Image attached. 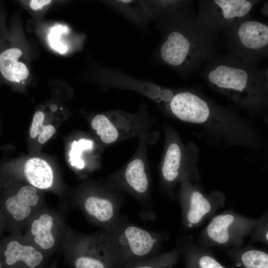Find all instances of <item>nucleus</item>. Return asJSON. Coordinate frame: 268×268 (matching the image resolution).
Returning a JSON list of instances; mask_svg holds the SVG:
<instances>
[{"label": "nucleus", "mask_w": 268, "mask_h": 268, "mask_svg": "<svg viewBox=\"0 0 268 268\" xmlns=\"http://www.w3.org/2000/svg\"><path fill=\"white\" fill-rule=\"evenodd\" d=\"M51 2V0H32L30 1V7L33 10H37Z\"/></svg>", "instance_id": "obj_27"}, {"label": "nucleus", "mask_w": 268, "mask_h": 268, "mask_svg": "<svg viewBox=\"0 0 268 268\" xmlns=\"http://www.w3.org/2000/svg\"><path fill=\"white\" fill-rule=\"evenodd\" d=\"M39 201L36 188L32 186H25L5 201L4 207L14 220L21 221L29 216Z\"/></svg>", "instance_id": "obj_11"}, {"label": "nucleus", "mask_w": 268, "mask_h": 268, "mask_svg": "<svg viewBox=\"0 0 268 268\" xmlns=\"http://www.w3.org/2000/svg\"><path fill=\"white\" fill-rule=\"evenodd\" d=\"M176 245L181 249L185 268H226L209 249L199 246L192 235L182 234L177 238Z\"/></svg>", "instance_id": "obj_9"}, {"label": "nucleus", "mask_w": 268, "mask_h": 268, "mask_svg": "<svg viewBox=\"0 0 268 268\" xmlns=\"http://www.w3.org/2000/svg\"><path fill=\"white\" fill-rule=\"evenodd\" d=\"M50 109L52 111H56L57 109V106L56 105L52 104L50 106Z\"/></svg>", "instance_id": "obj_28"}, {"label": "nucleus", "mask_w": 268, "mask_h": 268, "mask_svg": "<svg viewBox=\"0 0 268 268\" xmlns=\"http://www.w3.org/2000/svg\"><path fill=\"white\" fill-rule=\"evenodd\" d=\"M258 221V218L247 217L228 209L210 219L196 242L199 246L209 249L212 247H242L245 238L251 236Z\"/></svg>", "instance_id": "obj_3"}, {"label": "nucleus", "mask_w": 268, "mask_h": 268, "mask_svg": "<svg viewBox=\"0 0 268 268\" xmlns=\"http://www.w3.org/2000/svg\"><path fill=\"white\" fill-rule=\"evenodd\" d=\"M181 256L180 247L176 245L173 249L160 253L131 268H172Z\"/></svg>", "instance_id": "obj_21"}, {"label": "nucleus", "mask_w": 268, "mask_h": 268, "mask_svg": "<svg viewBox=\"0 0 268 268\" xmlns=\"http://www.w3.org/2000/svg\"><path fill=\"white\" fill-rule=\"evenodd\" d=\"M22 52L18 48L6 49L0 55V71L6 80L19 82L27 78L29 70L26 65L19 61Z\"/></svg>", "instance_id": "obj_14"}, {"label": "nucleus", "mask_w": 268, "mask_h": 268, "mask_svg": "<svg viewBox=\"0 0 268 268\" xmlns=\"http://www.w3.org/2000/svg\"><path fill=\"white\" fill-rule=\"evenodd\" d=\"M44 119V114L43 112L41 111L36 112L33 118L30 131L32 138H35L39 134L38 140L41 144L47 141L56 132L53 126L43 125Z\"/></svg>", "instance_id": "obj_23"}, {"label": "nucleus", "mask_w": 268, "mask_h": 268, "mask_svg": "<svg viewBox=\"0 0 268 268\" xmlns=\"http://www.w3.org/2000/svg\"><path fill=\"white\" fill-rule=\"evenodd\" d=\"M111 268H131L159 254L167 232L140 227L121 215L100 234Z\"/></svg>", "instance_id": "obj_1"}, {"label": "nucleus", "mask_w": 268, "mask_h": 268, "mask_svg": "<svg viewBox=\"0 0 268 268\" xmlns=\"http://www.w3.org/2000/svg\"><path fill=\"white\" fill-rule=\"evenodd\" d=\"M115 6L121 15L142 30H146L151 20L144 0H116Z\"/></svg>", "instance_id": "obj_19"}, {"label": "nucleus", "mask_w": 268, "mask_h": 268, "mask_svg": "<svg viewBox=\"0 0 268 268\" xmlns=\"http://www.w3.org/2000/svg\"><path fill=\"white\" fill-rule=\"evenodd\" d=\"M238 35L241 44L250 49H260L268 44V26L255 21H247L239 26Z\"/></svg>", "instance_id": "obj_17"}, {"label": "nucleus", "mask_w": 268, "mask_h": 268, "mask_svg": "<svg viewBox=\"0 0 268 268\" xmlns=\"http://www.w3.org/2000/svg\"><path fill=\"white\" fill-rule=\"evenodd\" d=\"M168 102L172 113L183 121L200 124L206 121L209 116L207 103L191 92L178 93Z\"/></svg>", "instance_id": "obj_7"}, {"label": "nucleus", "mask_w": 268, "mask_h": 268, "mask_svg": "<svg viewBox=\"0 0 268 268\" xmlns=\"http://www.w3.org/2000/svg\"><path fill=\"white\" fill-rule=\"evenodd\" d=\"M54 220L48 213L41 214L33 220L30 226V233L34 242L43 250H50L55 243L53 232Z\"/></svg>", "instance_id": "obj_18"}, {"label": "nucleus", "mask_w": 268, "mask_h": 268, "mask_svg": "<svg viewBox=\"0 0 268 268\" xmlns=\"http://www.w3.org/2000/svg\"><path fill=\"white\" fill-rule=\"evenodd\" d=\"M24 173L28 182L36 188L47 189L53 184L54 174L51 166L40 158L28 160L24 167Z\"/></svg>", "instance_id": "obj_16"}, {"label": "nucleus", "mask_w": 268, "mask_h": 268, "mask_svg": "<svg viewBox=\"0 0 268 268\" xmlns=\"http://www.w3.org/2000/svg\"><path fill=\"white\" fill-rule=\"evenodd\" d=\"M68 29L66 26L58 25L52 27L48 35V40L51 47L60 54L65 53L67 48L61 41L62 35L67 33Z\"/></svg>", "instance_id": "obj_26"}, {"label": "nucleus", "mask_w": 268, "mask_h": 268, "mask_svg": "<svg viewBox=\"0 0 268 268\" xmlns=\"http://www.w3.org/2000/svg\"><path fill=\"white\" fill-rule=\"evenodd\" d=\"M82 250L73 261L74 268H111L100 235L84 240Z\"/></svg>", "instance_id": "obj_10"}, {"label": "nucleus", "mask_w": 268, "mask_h": 268, "mask_svg": "<svg viewBox=\"0 0 268 268\" xmlns=\"http://www.w3.org/2000/svg\"><path fill=\"white\" fill-rule=\"evenodd\" d=\"M151 20L158 23L164 22L178 15V10L182 1L175 0H144Z\"/></svg>", "instance_id": "obj_20"}, {"label": "nucleus", "mask_w": 268, "mask_h": 268, "mask_svg": "<svg viewBox=\"0 0 268 268\" xmlns=\"http://www.w3.org/2000/svg\"><path fill=\"white\" fill-rule=\"evenodd\" d=\"M181 222L185 230L199 227L225 205V199L219 192L205 195L198 187L184 182L179 195Z\"/></svg>", "instance_id": "obj_4"}, {"label": "nucleus", "mask_w": 268, "mask_h": 268, "mask_svg": "<svg viewBox=\"0 0 268 268\" xmlns=\"http://www.w3.org/2000/svg\"><path fill=\"white\" fill-rule=\"evenodd\" d=\"M210 82L219 88L242 91L247 85L248 73L244 69L220 65L210 71L208 75Z\"/></svg>", "instance_id": "obj_13"}, {"label": "nucleus", "mask_w": 268, "mask_h": 268, "mask_svg": "<svg viewBox=\"0 0 268 268\" xmlns=\"http://www.w3.org/2000/svg\"><path fill=\"white\" fill-rule=\"evenodd\" d=\"M163 32L154 53L157 63L179 70L192 67L198 57L200 43L195 24L179 15L158 23Z\"/></svg>", "instance_id": "obj_2"}, {"label": "nucleus", "mask_w": 268, "mask_h": 268, "mask_svg": "<svg viewBox=\"0 0 268 268\" xmlns=\"http://www.w3.org/2000/svg\"><path fill=\"white\" fill-rule=\"evenodd\" d=\"M214 2L221 9L223 17L227 19L242 17L251 9V3L246 0H215Z\"/></svg>", "instance_id": "obj_22"}, {"label": "nucleus", "mask_w": 268, "mask_h": 268, "mask_svg": "<svg viewBox=\"0 0 268 268\" xmlns=\"http://www.w3.org/2000/svg\"><path fill=\"white\" fill-rule=\"evenodd\" d=\"M232 268H268V252L249 245L225 249Z\"/></svg>", "instance_id": "obj_12"}, {"label": "nucleus", "mask_w": 268, "mask_h": 268, "mask_svg": "<svg viewBox=\"0 0 268 268\" xmlns=\"http://www.w3.org/2000/svg\"><path fill=\"white\" fill-rule=\"evenodd\" d=\"M44 262L43 254L35 247L11 240L2 250L0 268H42Z\"/></svg>", "instance_id": "obj_8"}, {"label": "nucleus", "mask_w": 268, "mask_h": 268, "mask_svg": "<svg viewBox=\"0 0 268 268\" xmlns=\"http://www.w3.org/2000/svg\"><path fill=\"white\" fill-rule=\"evenodd\" d=\"M250 245L258 242L268 246V207L259 218L257 226L250 236Z\"/></svg>", "instance_id": "obj_24"}, {"label": "nucleus", "mask_w": 268, "mask_h": 268, "mask_svg": "<svg viewBox=\"0 0 268 268\" xmlns=\"http://www.w3.org/2000/svg\"><path fill=\"white\" fill-rule=\"evenodd\" d=\"M182 153L179 145L176 143L168 147L161 170V179L166 190L172 189L180 179Z\"/></svg>", "instance_id": "obj_15"}, {"label": "nucleus", "mask_w": 268, "mask_h": 268, "mask_svg": "<svg viewBox=\"0 0 268 268\" xmlns=\"http://www.w3.org/2000/svg\"><path fill=\"white\" fill-rule=\"evenodd\" d=\"M118 183L122 189L131 194L142 206L150 209V178L142 159L136 158L131 161L121 172Z\"/></svg>", "instance_id": "obj_5"}, {"label": "nucleus", "mask_w": 268, "mask_h": 268, "mask_svg": "<svg viewBox=\"0 0 268 268\" xmlns=\"http://www.w3.org/2000/svg\"><path fill=\"white\" fill-rule=\"evenodd\" d=\"M122 197L117 195H91L84 200L83 208L88 217L105 228L113 224L121 216Z\"/></svg>", "instance_id": "obj_6"}, {"label": "nucleus", "mask_w": 268, "mask_h": 268, "mask_svg": "<svg viewBox=\"0 0 268 268\" xmlns=\"http://www.w3.org/2000/svg\"><path fill=\"white\" fill-rule=\"evenodd\" d=\"M92 145V141L88 139L82 138L78 141H73L69 152L71 165L79 169L83 168L84 163L81 159L82 152L85 149L91 148Z\"/></svg>", "instance_id": "obj_25"}]
</instances>
